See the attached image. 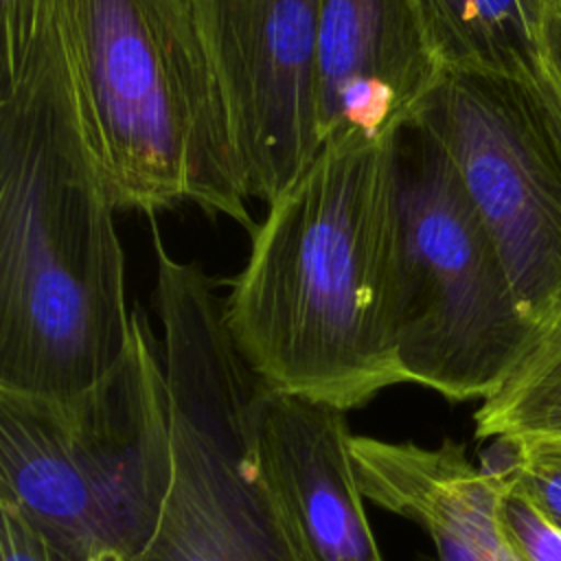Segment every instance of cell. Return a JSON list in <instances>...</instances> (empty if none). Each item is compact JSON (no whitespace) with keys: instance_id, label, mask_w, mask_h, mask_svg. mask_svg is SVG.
<instances>
[{"instance_id":"5","label":"cell","mask_w":561,"mask_h":561,"mask_svg":"<svg viewBox=\"0 0 561 561\" xmlns=\"http://www.w3.org/2000/svg\"><path fill=\"white\" fill-rule=\"evenodd\" d=\"M151 241L173 482L136 561H307L256 467L250 405L259 377L234 346L226 300L199 263L169 254L156 219Z\"/></svg>"},{"instance_id":"2","label":"cell","mask_w":561,"mask_h":561,"mask_svg":"<svg viewBox=\"0 0 561 561\" xmlns=\"http://www.w3.org/2000/svg\"><path fill=\"white\" fill-rule=\"evenodd\" d=\"M394 140L324 145L250 234L224 311L265 386L346 412L408 383Z\"/></svg>"},{"instance_id":"15","label":"cell","mask_w":561,"mask_h":561,"mask_svg":"<svg viewBox=\"0 0 561 561\" xmlns=\"http://www.w3.org/2000/svg\"><path fill=\"white\" fill-rule=\"evenodd\" d=\"M561 530V443L535 438L493 440L491 449Z\"/></svg>"},{"instance_id":"4","label":"cell","mask_w":561,"mask_h":561,"mask_svg":"<svg viewBox=\"0 0 561 561\" xmlns=\"http://www.w3.org/2000/svg\"><path fill=\"white\" fill-rule=\"evenodd\" d=\"M173 482L171 394L149 322L121 362L68 397L0 390V502L70 561H136Z\"/></svg>"},{"instance_id":"11","label":"cell","mask_w":561,"mask_h":561,"mask_svg":"<svg viewBox=\"0 0 561 561\" xmlns=\"http://www.w3.org/2000/svg\"><path fill=\"white\" fill-rule=\"evenodd\" d=\"M351 451L364 497L419 524L438 561H522L500 519V480L489 465H473L465 445L353 436Z\"/></svg>"},{"instance_id":"17","label":"cell","mask_w":561,"mask_h":561,"mask_svg":"<svg viewBox=\"0 0 561 561\" xmlns=\"http://www.w3.org/2000/svg\"><path fill=\"white\" fill-rule=\"evenodd\" d=\"M0 561H70L15 506L0 502Z\"/></svg>"},{"instance_id":"10","label":"cell","mask_w":561,"mask_h":561,"mask_svg":"<svg viewBox=\"0 0 561 561\" xmlns=\"http://www.w3.org/2000/svg\"><path fill=\"white\" fill-rule=\"evenodd\" d=\"M440 75L419 0H320L324 145L394 136Z\"/></svg>"},{"instance_id":"3","label":"cell","mask_w":561,"mask_h":561,"mask_svg":"<svg viewBox=\"0 0 561 561\" xmlns=\"http://www.w3.org/2000/svg\"><path fill=\"white\" fill-rule=\"evenodd\" d=\"M83 129L118 210L193 204L256 230L191 0H59Z\"/></svg>"},{"instance_id":"18","label":"cell","mask_w":561,"mask_h":561,"mask_svg":"<svg viewBox=\"0 0 561 561\" xmlns=\"http://www.w3.org/2000/svg\"><path fill=\"white\" fill-rule=\"evenodd\" d=\"M539 42L546 72L561 99V0H539Z\"/></svg>"},{"instance_id":"9","label":"cell","mask_w":561,"mask_h":561,"mask_svg":"<svg viewBox=\"0 0 561 561\" xmlns=\"http://www.w3.org/2000/svg\"><path fill=\"white\" fill-rule=\"evenodd\" d=\"M250 432L259 473L307 561H383L364 511L344 410L259 379Z\"/></svg>"},{"instance_id":"6","label":"cell","mask_w":561,"mask_h":561,"mask_svg":"<svg viewBox=\"0 0 561 561\" xmlns=\"http://www.w3.org/2000/svg\"><path fill=\"white\" fill-rule=\"evenodd\" d=\"M399 364L449 401L486 399L541 331L526 318L500 250L440 142L397 131Z\"/></svg>"},{"instance_id":"1","label":"cell","mask_w":561,"mask_h":561,"mask_svg":"<svg viewBox=\"0 0 561 561\" xmlns=\"http://www.w3.org/2000/svg\"><path fill=\"white\" fill-rule=\"evenodd\" d=\"M116 210L57 13L0 90V390L68 397L125 355L131 313Z\"/></svg>"},{"instance_id":"16","label":"cell","mask_w":561,"mask_h":561,"mask_svg":"<svg viewBox=\"0 0 561 561\" xmlns=\"http://www.w3.org/2000/svg\"><path fill=\"white\" fill-rule=\"evenodd\" d=\"M59 0H0L2 79L15 77L57 15Z\"/></svg>"},{"instance_id":"8","label":"cell","mask_w":561,"mask_h":561,"mask_svg":"<svg viewBox=\"0 0 561 561\" xmlns=\"http://www.w3.org/2000/svg\"><path fill=\"white\" fill-rule=\"evenodd\" d=\"M250 197L274 202L324 147L320 0H191Z\"/></svg>"},{"instance_id":"12","label":"cell","mask_w":561,"mask_h":561,"mask_svg":"<svg viewBox=\"0 0 561 561\" xmlns=\"http://www.w3.org/2000/svg\"><path fill=\"white\" fill-rule=\"evenodd\" d=\"M443 70L550 81L539 42V0H419Z\"/></svg>"},{"instance_id":"14","label":"cell","mask_w":561,"mask_h":561,"mask_svg":"<svg viewBox=\"0 0 561 561\" xmlns=\"http://www.w3.org/2000/svg\"><path fill=\"white\" fill-rule=\"evenodd\" d=\"M500 480V519L522 561H561V530L543 515L517 476L497 458H484Z\"/></svg>"},{"instance_id":"13","label":"cell","mask_w":561,"mask_h":561,"mask_svg":"<svg viewBox=\"0 0 561 561\" xmlns=\"http://www.w3.org/2000/svg\"><path fill=\"white\" fill-rule=\"evenodd\" d=\"M478 438L561 443V318L473 414Z\"/></svg>"},{"instance_id":"7","label":"cell","mask_w":561,"mask_h":561,"mask_svg":"<svg viewBox=\"0 0 561 561\" xmlns=\"http://www.w3.org/2000/svg\"><path fill=\"white\" fill-rule=\"evenodd\" d=\"M412 121L451 158L522 311L546 331L561 318V99L552 81L443 70Z\"/></svg>"}]
</instances>
